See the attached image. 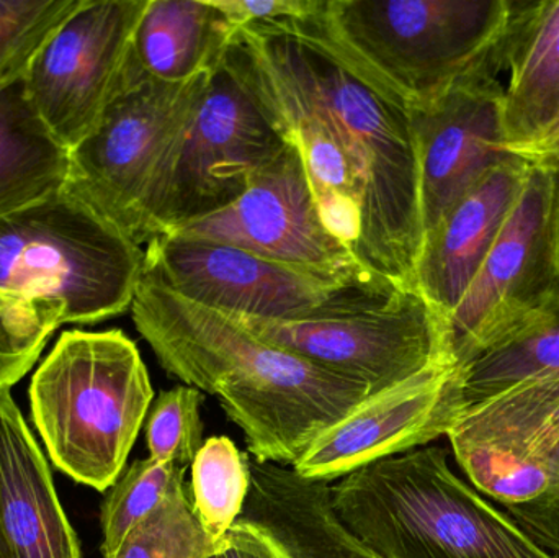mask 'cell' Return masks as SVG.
Masks as SVG:
<instances>
[{"label":"cell","mask_w":559,"mask_h":558,"mask_svg":"<svg viewBox=\"0 0 559 558\" xmlns=\"http://www.w3.org/2000/svg\"><path fill=\"white\" fill-rule=\"evenodd\" d=\"M147 0H81L36 49L25 94L69 151L100 121L127 79L131 45Z\"/></svg>","instance_id":"10"},{"label":"cell","mask_w":559,"mask_h":558,"mask_svg":"<svg viewBox=\"0 0 559 558\" xmlns=\"http://www.w3.org/2000/svg\"><path fill=\"white\" fill-rule=\"evenodd\" d=\"M223 13L233 35L252 23L302 19L322 9L324 0H212Z\"/></svg>","instance_id":"30"},{"label":"cell","mask_w":559,"mask_h":558,"mask_svg":"<svg viewBox=\"0 0 559 558\" xmlns=\"http://www.w3.org/2000/svg\"><path fill=\"white\" fill-rule=\"evenodd\" d=\"M286 146L254 95L223 56L190 121L154 222V238L212 215Z\"/></svg>","instance_id":"11"},{"label":"cell","mask_w":559,"mask_h":558,"mask_svg":"<svg viewBox=\"0 0 559 558\" xmlns=\"http://www.w3.org/2000/svg\"><path fill=\"white\" fill-rule=\"evenodd\" d=\"M337 520L381 558H558L453 474L442 448L364 465L329 485Z\"/></svg>","instance_id":"3"},{"label":"cell","mask_w":559,"mask_h":558,"mask_svg":"<svg viewBox=\"0 0 559 558\" xmlns=\"http://www.w3.org/2000/svg\"><path fill=\"white\" fill-rule=\"evenodd\" d=\"M518 156L531 161V163L559 164V115L547 133L527 150L521 151Z\"/></svg>","instance_id":"32"},{"label":"cell","mask_w":559,"mask_h":558,"mask_svg":"<svg viewBox=\"0 0 559 558\" xmlns=\"http://www.w3.org/2000/svg\"><path fill=\"white\" fill-rule=\"evenodd\" d=\"M499 72L492 49L439 98L409 110L424 236L476 180L515 156L506 147Z\"/></svg>","instance_id":"15"},{"label":"cell","mask_w":559,"mask_h":558,"mask_svg":"<svg viewBox=\"0 0 559 558\" xmlns=\"http://www.w3.org/2000/svg\"><path fill=\"white\" fill-rule=\"evenodd\" d=\"M187 468L173 462L141 459L134 461L108 488L102 504V556L117 553L127 534L150 517L177 485L186 482Z\"/></svg>","instance_id":"26"},{"label":"cell","mask_w":559,"mask_h":558,"mask_svg":"<svg viewBox=\"0 0 559 558\" xmlns=\"http://www.w3.org/2000/svg\"><path fill=\"white\" fill-rule=\"evenodd\" d=\"M130 310L160 367L218 396L261 464L293 467L321 432L371 396L361 383L261 340L235 317L193 304L147 275Z\"/></svg>","instance_id":"2"},{"label":"cell","mask_w":559,"mask_h":558,"mask_svg":"<svg viewBox=\"0 0 559 558\" xmlns=\"http://www.w3.org/2000/svg\"><path fill=\"white\" fill-rule=\"evenodd\" d=\"M169 235L226 242L337 281L384 284L370 277L350 249L329 231L319 215L301 154L288 141L252 176L239 199Z\"/></svg>","instance_id":"13"},{"label":"cell","mask_w":559,"mask_h":558,"mask_svg":"<svg viewBox=\"0 0 559 558\" xmlns=\"http://www.w3.org/2000/svg\"><path fill=\"white\" fill-rule=\"evenodd\" d=\"M212 558H223V554H222V556H215V557H212Z\"/></svg>","instance_id":"33"},{"label":"cell","mask_w":559,"mask_h":558,"mask_svg":"<svg viewBox=\"0 0 559 558\" xmlns=\"http://www.w3.org/2000/svg\"><path fill=\"white\" fill-rule=\"evenodd\" d=\"M235 318L261 340L361 383L371 395L430 367L455 366L445 320L416 287L354 282L302 317Z\"/></svg>","instance_id":"8"},{"label":"cell","mask_w":559,"mask_h":558,"mask_svg":"<svg viewBox=\"0 0 559 558\" xmlns=\"http://www.w3.org/2000/svg\"><path fill=\"white\" fill-rule=\"evenodd\" d=\"M251 488V465L226 436L209 438L192 464L193 508L200 523L216 541H226L242 511Z\"/></svg>","instance_id":"24"},{"label":"cell","mask_w":559,"mask_h":558,"mask_svg":"<svg viewBox=\"0 0 559 558\" xmlns=\"http://www.w3.org/2000/svg\"><path fill=\"white\" fill-rule=\"evenodd\" d=\"M28 396L52 465L78 484L108 491L123 474L154 390L123 331L71 330L33 373Z\"/></svg>","instance_id":"4"},{"label":"cell","mask_w":559,"mask_h":558,"mask_svg":"<svg viewBox=\"0 0 559 558\" xmlns=\"http://www.w3.org/2000/svg\"><path fill=\"white\" fill-rule=\"evenodd\" d=\"M251 488L239 521L258 527L286 558H381L337 520L325 482L249 459Z\"/></svg>","instance_id":"20"},{"label":"cell","mask_w":559,"mask_h":558,"mask_svg":"<svg viewBox=\"0 0 559 558\" xmlns=\"http://www.w3.org/2000/svg\"><path fill=\"white\" fill-rule=\"evenodd\" d=\"M233 32L212 0H147L131 61L164 82H186L218 68Z\"/></svg>","instance_id":"21"},{"label":"cell","mask_w":559,"mask_h":558,"mask_svg":"<svg viewBox=\"0 0 559 558\" xmlns=\"http://www.w3.org/2000/svg\"><path fill=\"white\" fill-rule=\"evenodd\" d=\"M506 513L548 553L559 557V480L537 500L508 507Z\"/></svg>","instance_id":"31"},{"label":"cell","mask_w":559,"mask_h":558,"mask_svg":"<svg viewBox=\"0 0 559 558\" xmlns=\"http://www.w3.org/2000/svg\"><path fill=\"white\" fill-rule=\"evenodd\" d=\"M338 46L407 108L424 107L495 49L509 0H324Z\"/></svg>","instance_id":"7"},{"label":"cell","mask_w":559,"mask_h":558,"mask_svg":"<svg viewBox=\"0 0 559 558\" xmlns=\"http://www.w3.org/2000/svg\"><path fill=\"white\" fill-rule=\"evenodd\" d=\"M226 549L228 541H216L200 523L190 485L182 482L127 534L110 558H212Z\"/></svg>","instance_id":"25"},{"label":"cell","mask_w":559,"mask_h":558,"mask_svg":"<svg viewBox=\"0 0 559 558\" xmlns=\"http://www.w3.org/2000/svg\"><path fill=\"white\" fill-rule=\"evenodd\" d=\"M0 558H82L51 468L10 390L0 392Z\"/></svg>","instance_id":"18"},{"label":"cell","mask_w":559,"mask_h":558,"mask_svg":"<svg viewBox=\"0 0 559 558\" xmlns=\"http://www.w3.org/2000/svg\"><path fill=\"white\" fill-rule=\"evenodd\" d=\"M81 0H0V92L22 78L36 49Z\"/></svg>","instance_id":"28"},{"label":"cell","mask_w":559,"mask_h":558,"mask_svg":"<svg viewBox=\"0 0 559 558\" xmlns=\"http://www.w3.org/2000/svg\"><path fill=\"white\" fill-rule=\"evenodd\" d=\"M447 438L483 497L504 508L537 500L559 480V372L465 406Z\"/></svg>","instance_id":"12"},{"label":"cell","mask_w":559,"mask_h":558,"mask_svg":"<svg viewBox=\"0 0 559 558\" xmlns=\"http://www.w3.org/2000/svg\"><path fill=\"white\" fill-rule=\"evenodd\" d=\"M143 274L193 304L255 320L302 317L347 285L365 282L337 281L187 235H163L147 242Z\"/></svg>","instance_id":"14"},{"label":"cell","mask_w":559,"mask_h":558,"mask_svg":"<svg viewBox=\"0 0 559 558\" xmlns=\"http://www.w3.org/2000/svg\"><path fill=\"white\" fill-rule=\"evenodd\" d=\"M202 392L179 385L160 392L146 416V444L154 461L173 462L177 467H192L205 444L200 415Z\"/></svg>","instance_id":"29"},{"label":"cell","mask_w":559,"mask_h":558,"mask_svg":"<svg viewBox=\"0 0 559 558\" xmlns=\"http://www.w3.org/2000/svg\"><path fill=\"white\" fill-rule=\"evenodd\" d=\"M558 305L559 164L531 163L511 215L447 320L450 359L463 369Z\"/></svg>","instance_id":"9"},{"label":"cell","mask_w":559,"mask_h":558,"mask_svg":"<svg viewBox=\"0 0 559 558\" xmlns=\"http://www.w3.org/2000/svg\"><path fill=\"white\" fill-rule=\"evenodd\" d=\"M69 150L39 120L23 75L0 92V218L59 192Z\"/></svg>","instance_id":"22"},{"label":"cell","mask_w":559,"mask_h":558,"mask_svg":"<svg viewBox=\"0 0 559 558\" xmlns=\"http://www.w3.org/2000/svg\"><path fill=\"white\" fill-rule=\"evenodd\" d=\"M321 10L238 29L225 62L283 140L306 130L345 154L365 197L358 264L384 284L416 287L424 223L409 108L335 43Z\"/></svg>","instance_id":"1"},{"label":"cell","mask_w":559,"mask_h":558,"mask_svg":"<svg viewBox=\"0 0 559 558\" xmlns=\"http://www.w3.org/2000/svg\"><path fill=\"white\" fill-rule=\"evenodd\" d=\"M144 249L64 189L0 218V290L94 324L130 310Z\"/></svg>","instance_id":"6"},{"label":"cell","mask_w":559,"mask_h":558,"mask_svg":"<svg viewBox=\"0 0 559 558\" xmlns=\"http://www.w3.org/2000/svg\"><path fill=\"white\" fill-rule=\"evenodd\" d=\"M463 405L462 376L452 364L430 367L374 393L318 436L293 465L306 480L332 482L447 436Z\"/></svg>","instance_id":"16"},{"label":"cell","mask_w":559,"mask_h":558,"mask_svg":"<svg viewBox=\"0 0 559 558\" xmlns=\"http://www.w3.org/2000/svg\"><path fill=\"white\" fill-rule=\"evenodd\" d=\"M210 78L212 72L159 81L130 56L123 87L94 130L69 151L62 189L136 245L153 241L160 199Z\"/></svg>","instance_id":"5"},{"label":"cell","mask_w":559,"mask_h":558,"mask_svg":"<svg viewBox=\"0 0 559 558\" xmlns=\"http://www.w3.org/2000/svg\"><path fill=\"white\" fill-rule=\"evenodd\" d=\"M559 372V305L460 369L463 405L485 400L528 377Z\"/></svg>","instance_id":"23"},{"label":"cell","mask_w":559,"mask_h":558,"mask_svg":"<svg viewBox=\"0 0 559 558\" xmlns=\"http://www.w3.org/2000/svg\"><path fill=\"white\" fill-rule=\"evenodd\" d=\"M528 166L515 154L492 167L424 236L414 282L445 323L511 215Z\"/></svg>","instance_id":"17"},{"label":"cell","mask_w":559,"mask_h":558,"mask_svg":"<svg viewBox=\"0 0 559 558\" xmlns=\"http://www.w3.org/2000/svg\"><path fill=\"white\" fill-rule=\"evenodd\" d=\"M495 58L509 71L504 88L506 147L534 146L559 115V0H509Z\"/></svg>","instance_id":"19"},{"label":"cell","mask_w":559,"mask_h":558,"mask_svg":"<svg viewBox=\"0 0 559 558\" xmlns=\"http://www.w3.org/2000/svg\"><path fill=\"white\" fill-rule=\"evenodd\" d=\"M61 324L56 308L0 290V392L32 370Z\"/></svg>","instance_id":"27"}]
</instances>
